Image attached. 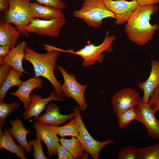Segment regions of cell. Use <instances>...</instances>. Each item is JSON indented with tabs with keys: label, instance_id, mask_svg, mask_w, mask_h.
I'll return each mask as SVG.
<instances>
[{
	"label": "cell",
	"instance_id": "obj_1",
	"mask_svg": "<svg viewBox=\"0 0 159 159\" xmlns=\"http://www.w3.org/2000/svg\"><path fill=\"white\" fill-rule=\"evenodd\" d=\"M45 45V48L48 51L44 54L37 53L27 46L25 49L23 60L29 62L32 64L35 73L34 77H41L47 79L54 88L57 97L64 99L65 97L62 89L61 85L57 80L54 73L58 69L56 62L61 51L59 49L53 46Z\"/></svg>",
	"mask_w": 159,
	"mask_h": 159
},
{
	"label": "cell",
	"instance_id": "obj_21",
	"mask_svg": "<svg viewBox=\"0 0 159 159\" xmlns=\"http://www.w3.org/2000/svg\"><path fill=\"white\" fill-rule=\"evenodd\" d=\"M59 141L61 145L73 155L74 159H87L89 153L84 151L82 145L79 139L71 136V139L62 138Z\"/></svg>",
	"mask_w": 159,
	"mask_h": 159
},
{
	"label": "cell",
	"instance_id": "obj_30",
	"mask_svg": "<svg viewBox=\"0 0 159 159\" xmlns=\"http://www.w3.org/2000/svg\"><path fill=\"white\" fill-rule=\"evenodd\" d=\"M148 103L155 114L159 110V85L151 94Z\"/></svg>",
	"mask_w": 159,
	"mask_h": 159
},
{
	"label": "cell",
	"instance_id": "obj_27",
	"mask_svg": "<svg viewBox=\"0 0 159 159\" xmlns=\"http://www.w3.org/2000/svg\"><path fill=\"white\" fill-rule=\"evenodd\" d=\"M137 110L136 106H133L122 112L117 117L120 127L123 128L130 122L136 120Z\"/></svg>",
	"mask_w": 159,
	"mask_h": 159
},
{
	"label": "cell",
	"instance_id": "obj_10",
	"mask_svg": "<svg viewBox=\"0 0 159 159\" xmlns=\"http://www.w3.org/2000/svg\"><path fill=\"white\" fill-rule=\"evenodd\" d=\"M107 8L114 14L116 25L123 24L129 19L134 11L139 6L135 0H103Z\"/></svg>",
	"mask_w": 159,
	"mask_h": 159
},
{
	"label": "cell",
	"instance_id": "obj_17",
	"mask_svg": "<svg viewBox=\"0 0 159 159\" xmlns=\"http://www.w3.org/2000/svg\"><path fill=\"white\" fill-rule=\"evenodd\" d=\"M27 44L25 41L19 42L16 46L11 49L8 55L0 61V64L6 63L14 68L22 76L23 73L29 74L24 70L22 66V61L24 60Z\"/></svg>",
	"mask_w": 159,
	"mask_h": 159
},
{
	"label": "cell",
	"instance_id": "obj_6",
	"mask_svg": "<svg viewBox=\"0 0 159 159\" xmlns=\"http://www.w3.org/2000/svg\"><path fill=\"white\" fill-rule=\"evenodd\" d=\"M66 22L64 17L50 20L34 18L28 25L18 30L24 35L33 33L56 37L60 35L61 29Z\"/></svg>",
	"mask_w": 159,
	"mask_h": 159
},
{
	"label": "cell",
	"instance_id": "obj_8",
	"mask_svg": "<svg viewBox=\"0 0 159 159\" xmlns=\"http://www.w3.org/2000/svg\"><path fill=\"white\" fill-rule=\"evenodd\" d=\"M58 68L64 79V82L61 85V88L65 97L67 98H72L78 103L80 110H85L88 107L85 97L87 85L79 83L74 75L69 74L62 66H58Z\"/></svg>",
	"mask_w": 159,
	"mask_h": 159
},
{
	"label": "cell",
	"instance_id": "obj_13",
	"mask_svg": "<svg viewBox=\"0 0 159 159\" xmlns=\"http://www.w3.org/2000/svg\"><path fill=\"white\" fill-rule=\"evenodd\" d=\"M33 126L36 131L37 138L45 144L48 150L47 154L49 156L57 155V149L59 145V139L53 132L44 124L37 121L34 122Z\"/></svg>",
	"mask_w": 159,
	"mask_h": 159
},
{
	"label": "cell",
	"instance_id": "obj_4",
	"mask_svg": "<svg viewBox=\"0 0 159 159\" xmlns=\"http://www.w3.org/2000/svg\"><path fill=\"white\" fill-rule=\"evenodd\" d=\"M110 31L106 32L105 39L99 45L97 46L91 44L86 45L83 48L76 52L70 50L67 52L82 57L83 60L82 64L85 67L94 65L96 61L99 63H102L105 58L102 53L105 51L108 52L112 51L111 46L116 37L114 35H110Z\"/></svg>",
	"mask_w": 159,
	"mask_h": 159
},
{
	"label": "cell",
	"instance_id": "obj_26",
	"mask_svg": "<svg viewBox=\"0 0 159 159\" xmlns=\"http://www.w3.org/2000/svg\"><path fill=\"white\" fill-rule=\"evenodd\" d=\"M138 159H159V142L154 145L137 149Z\"/></svg>",
	"mask_w": 159,
	"mask_h": 159
},
{
	"label": "cell",
	"instance_id": "obj_14",
	"mask_svg": "<svg viewBox=\"0 0 159 159\" xmlns=\"http://www.w3.org/2000/svg\"><path fill=\"white\" fill-rule=\"evenodd\" d=\"M59 107L54 103H50L47 107L46 112L43 115L39 116L36 120L37 121L43 124L58 126L65 123L68 120L75 117L74 112L67 115L60 113Z\"/></svg>",
	"mask_w": 159,
	"mask_h": 159
},
{
	"label": "cell",
	"instance_id": "obj_9",
	"mask_svg": "<svg viewBox=\"0 0 159 159\" xmlns=\"http://www.w3.org/2000/svg\"><path fill=\"white\" fill-rule=\"evenodd\" d=\"M143 102L142 97L135 89L125 88L120 90L112 97L114 111L117 117L122 112L133 106Z\"/></svg>",
	"mask_w": 159,
	"mask_h": 159
},
{
	"label": "cell",
	"instance_id": "obj_33",
	"mask_svg": "<svg viewBox=\"0 0 159 159\" xmlns=\"http://www.w3.org/2000/svg\"><path fill=\"white\" fill-rule=\"evenodd\" d=\"M57 152L58 159H74L72 155L62 145H59Z\"/></svg>",
	"mask_w": 159,
	"mask_h": 159
},
{
	"label": "cell",
	"instance_id": "obj_32",
	"mask_svg": "<svg viewBox=\"0 0 159 159\" xmlns=\"http://www.w3.org/2000/svg\"><path fill=\"white\" fill-rule=\"evenodd\" d=\"M11 67L6 63L0 64V87L8 76Z\"/></svg>",
	"mask_w": 159,
	"mask_h": 159
},
{
	"label": "cell",
	"instance_id": "obj_23",
	"mask_svg": "<svg viewBox=\"0 0 159 159\" xmlns=\"http://www.w3.org/2000/svg\"><path fill=\"white\" fill-rule=\"evenodd\" d=\"M45 125L56 135L62 138L71 136L77 138L79 135V127L77 120L75 117L72 119L64 125L59 127L52 126L47 124Z\"/></svg>",
	"mask_w": 159,
	"mask_h": 159
},
{
	"label": "cell",
	"instance_id": "obj_15",
	"mask_svg": "<svg viewBox=\"0 0 159 159\" xmlns=\"http://www.w3.org/2000/svg\"><path fill=\"white\" fill-rule=\"evenodd\" d=\"M43 80L41 77L31 78L27 80L22 82L15 92H11L12 96L18 97L23 103L24 109L27 110L30 105V94L32 91L36 88L43 87L42 85Z\"/></svg>",
	"mask_w": 159,
	"mask_h": 159
},
{
	"label": "cell",
	"instance_id": "obj_16",
	"mask_svg": "<svg viewBox=\"0 0 159 159\" xmlns=\"http://www.w3.org/2000/svg\"><path fill=\"white\" fill-rule=\"evenodd\" d=\"M151 70L150 75L145 82H141L138 87L143 90V102L148 103L153 91L159 85V61L153 60L151 63Z\"/></svg>",
	"mask_w": 159,
	"mask_h": 159
},
{
	"label": "cell",
	"instance_id": "obj_2",
	"mask_svg": "<svg viewBox=\"0 0 159 159\" xmlns=\"http://www.w3.org/2000/svg\"><path fill=\"white\" fill-rule=\"evenodd\" d=\"M157 5L139 6L127 21L125 27L130 40L140 46L145 45L152 39L158 25L150 24L151 16L158 11Z\"/></svg>",
	"mask_w": 159,
	"mask_h": 159
},
{
	"label": "cell",
	"instance_id": "obj_12",
	"mask_svg": "<svg viewBox=\"0 0 159 159\" xmlns=\"http://www.w3.org/2000/svg\"><path fill=\"white\" fill-rule=\"evenodd\" d=\"M30 97L31 102L29 107L25 110L23 114L24 119L26 121L33 117L36 120L50 101L64 100V99L57 97L55 91H52L49 97L44 98H43L42 96L36 94H32Z\"/></svg>",
	"mask_w": 159,
	"mask_h": 159
},
{
	"label": "cell",
	"instance_id": "obj_11",
	"mask_svg": "<svg viewBox=\"0 0 159 159\" xmlns=\"http://www.w3.org/2000/svg\"><path fill=\"white\" fill-rule=\"evenodd\" d=\"M136 107V120L145 125L149 137L153 139H159V121L148 103L143 102Z\"/></svg>",
	"mask_w": 159,
	"mask_h": 159
},
{
	"label": "cell",
	"instance_id": "obj_34",
	"mask_svg": "<svg viewBox=\"0 0 159 159\" xmlns=\"http://www.w3.org/2000/svg\"><path fill=\"white\" fill-rule=\"evenodd\" d=\"M10 49L8 45H0V61L8 55Z\"/></svg>",
	"mask_w": 159,
	"mask_h": 159
},
{
	"label": "cell",
	"instance_id": "obj_22",
	"mask_svg": "<svg viewBox=\"0 0 159 159\" xmlns=\"http://www.w3.org/2000/svg\"><path fill=\"white\" fill-rule=\"evenodd\" d=\"M12 136L6 128H4V132L0 136V149H6L11 153L15 154L17 158L26 159L23 148L15 143Z\"/></svg>",
	"mask_w": 159,
	"mask_h": 159
},
{
	"label": "cell",
	"instance_id": "obj_28",
	"mask_svg": "<svg viewBox=\"0 0 159 159\" xmlns=\"http://www.w3.org/2000/svg\"><path fill=\"white\" fill-rule=\"evenodd\" d=\"M41 141L38 138L32 140H29L28 142L33 147L34 153L32 155L35 159H48L44 154Z\"/></svg>",
	"mask_w": 159,
	"mask_h": 159
},
{
	"label": "cell",
	"instance_id": "obj_31",
	"mask_svg": "<svg viewBox=\"0 0 159 159\" xmlns=\"http://www.w3.org/2000/svg\"><path fill=\"white\" fill-rule=\"evenodd\" d=\"M37 1L41 4L49 6L57 9H64L67 5L61 0H33Z\"/></svg>",
	"mask_w": 159,
	"mask_h": 159
},
{
	"label": "cell",
	"instance_id": "obj_35",
	"mask_svg": "<svg viewBox=\"0 0 159 159\" xmlns=\"http://www.w3.org/2000/svg\"><path fill=\"white\" fill-rule=\"evenodd\" d=\"M139 6L155 5L159 3V0H135Z\"/></svg>",
	"mask_w": 159,
	"mask_h": 159
},
{
	"label": "cell",
	"instance_id": "obj_36",
	"mask_svg": "<svg viewBox=\"0 0 159 159\" xmlns=\"http://www.w3.org/2000/svg\"><path fill=\"white\" fill-rule=\"evenodd\" d=\"M9 0H0V11L5 13L9 9Z\"/></svg>",
	"mask_w": 159,
	"mask_h": 159
},
{
	"label": "cell",
	"instance_id": "obj_19",
	"mask_svg": "<svg viewBox=\"0 0 159 159\" xmlns=\"http://www.w3.org/2000/svg\"><path fill=\"white\" fill-rule=\"evenodd\" d=\"M30 5L34 18L50 20L64 17L62 9L42 5L35 2H31Z\"/></svg>",
	"mask_w": 159,
	"mask_h": 159
},
{
	"label": "cell",
	"instance_id": "obj_5",
	"mask_svg": "<svg viewBox=\"0 0 159 159\" xmlns=\"http://www.w3.org/2000/svg\"><path fill=\"white\" fill-rule=\"evenodd\" d=\"M31 0H9V8L4 14L5 20L14 24L18 30L28 25L34 19Z\"/></svg>",
	"mask_w": 159,
	"mask_h": 159
},
{
	"label": "cell",
	"instance_id": "obj_29",
	"mask_svg": "<svg viewBox=\"0 0 159 159\" xmlns=\"http://www.w3.org/2000/svg\"><path fill=\"white\" fill-rule=\"evenodd\" d=\"M118 159H138L137 149L129 145L122 148L119 151Z\"/></svg>",
	"mask_w": 159,
	"mask_h": 159
},
{
	"label": "cell",
	"instance_id": "obj_24",
	"mask_svg": "<svg viewBox=\"0 0 159 159\" xmlns=\"http://www.w3.org/2000/svg\"><path fill=\"white\" fill-rule=\"evenodd\" d=\"M22 76L18 72L11 67L9 73L0 87V102H3V100L6 93L9 89L15 86L19 87L22 82L20 79Z\"/></svg>",
	"mask_w": 159,
	"mask_h": 159
},
{
	"label": "cell",
	"instance_id": "obj_7",
	"mask_svg": "<svg viewBox=\"0 0 159 159\" xmlns=\"http://www.w3.org/2000/svg\"><path fill=\"white\" fill-rule=\"evenodd\" d=\"M79 107L75 105L73 112L78 125L79 135L77 138L81 143L84 151L90 154L94 159H98L100 152L106 145L114 143L113 140L107 139L103 142L95 140L87 131L82 121Z\"/></svg>",
	"mask_w": 159,
	"mask_h": 159
},
{
	"label": "cell",
	"instance_id": "obj_3",
	"mask_svg": "<svg viewBox=\"0 0 159 159\" xmlns=\"http://www.w3.org/2000/svg\"><path fill=\"white\" fill-rule=\"evenodd\" d=\"M73 15L94 28L99 27L105 19H115L114 14L107 8L103 0H85L82 6L79 9L74 11Z\"/></svg>",
	"mask_w": 159,
	"mask_h": 159
},
{
	"label": "cell",
	"instance_id": "obj_18",
	"mask_svg": "<svg viewBox=\"0 0 159 159\" xmlns=\"http://www.w3.org/2000/svg\"><path fill=\"white\" fill-rule=\"evenodd\" d=\"M16 28L7 21L0 22V45H8L10 49L14 47L21 33Z\"/></svg>",
	"mask_w": 159,
	"mask_h": 159
},
{
	"label": "cell",
	"instance_id": "obj_20",
	"mask_svg": "<svg viewBox=\"0 0 159 159\" xmlns=\"http://www.w3.org/2000/svg\"><path fill=\"white\" fill-rule=\"evenodd\" d=\"M10 122L12 127L9 129V132L26 152L30 153L32 150V145L27 141L26 137L30 131L24 127L22 120L18 119L11 120Z\"/></svg>",
	"mask_w": 159,
	"mask_h": 159
},
{
	"label": "cell",
	"instance_id": "obj_25",
	"mask_svg": "<svg viewBox=\"0 0 159 159\" xmlns=\"http://www.w3.org/2000/svg\"><path fill=\"white\" fill-rule=\"evenodd\" d=\"M20 105V103L16 101L9 103L0 102V136L3 133L2 127L4 125L5 120Z\"/></svg>",
	"mask_w": 159,
	"mask_h": 159
}]
</instances>
